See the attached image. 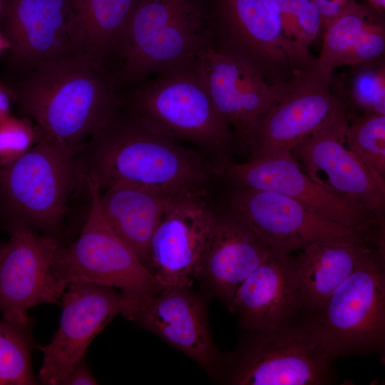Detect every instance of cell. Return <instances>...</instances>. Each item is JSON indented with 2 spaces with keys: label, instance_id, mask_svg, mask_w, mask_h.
<instances>
[{
  "label": "cell",
  "instance_id": "obj_1",
  "mask_svg": "<svg viewBox=\"0 0 385 385\" xmlns=\"http://www.w3.org/2000/svg\"><path fill=\"white\" fill-rule=\"evenodd\" d=\"M75 156L83 184L91 175L101 192L125 182L176 198L211 191L217 180L209 158L157 131L121 101Z\"/></svg>",
  "mask_w": 385,
  "mask_h": 385
},
{
  "label": "cell",
  "instance_id": "obj_2",
  "mask_svg": "<svg viewBox=\"0 0 385 385\" xmlns=\"http://www.w3.org/2000/svg\"><path fill=\"white\" fill-rule=\"evenodd\" d=\"M116 86L110 68L71 57L34 70L12 88L19 115L76 155L120 105Z\"/></svg>",
  "mask_w": 385,
  "mask_h": 385
},
{
  "label": "cell",
  "instance_id": "obj_3",
  "mask_svg": "<svg viewBox=\"0 0 385 385\" xmlns=\"http://www.w3.org/2000/svg\"><path fill=\"white\" fill-rule=\"evenodd\" d=\"M82 187L76 156L41 131L25 155L0 167V222L9 232L27 228L56 237L70 197Z\"/></svg>",
  "mask_w": 385,
  "mask_h": 385
},
{
  "label": "cell",
  "instance_id": "obj_4",
  "mask_svg": "<svg viewBox=\"0 0 385 385\" xmlns=\"http://www.w3.org/2000/svg\"><path fill=\"white\" fill-rule=\"evenodd\" d=\"M215 36L199 0H139L118 53L116 83L192 63Z\"/></svg>",
  "mask_w": 385,
  "mask_h": 385
},
{
  "label": "cell",
  "instance_id": "obj_5",
  "mask_svg": "<svg viewBox=\"0 0 385 385\" xmlns=\"http://www.w3.org/2000/svg\"><path fill=\"white\" fill-rule=\"evenodd\" d=\"M120 101L153 128L196 145L212 162L229 158L233 135L193 63L159 73Z\"/></svg>",
  "mask_w": 385,
  "mask_h": 385
},
{
  "label": "cell",
  "instance_id": "obj_6",
  "mask_svg": "<svg viewBox=\"0 0 385 385\" xmlns=\"http://www.w3.org/2000/svg\"><path fill=\"white\" fill-rule=\"evenodd\" d=\"M332 359L315 339L304 317L262 332H243L225 353L220 384L330 385L338 376Z\"/></svg>",
  "mask_w": 385,
  "mask_h": 385
},
{
  "label": "cell",
  "instance_id": "obj_7",
  "mask_svg": "<svg viewBox=\"0 0 385 385\" xmlns=\"http://www.w3.org/2000/svg\"><path fill=\"white\" fill-rule=\"evenodd\" d=\"M306 322L334 360L385 352L384 251L367 259Z\"/></svg>",
  "mask_w": 385,
  "mask_h": 385
},
{
  "label": "cell",
  "instance_id": "obj_8",
  "mask_svg": "<svg viewBox=\"0 0 385 385\" xmlns=\"http://www.w3.org/2000/svg\"><path fill=\"white\" fill-rule=\"evenodd\" d=\"M84 183L90 198L87 219L77 240L61 245L52 265L61 294L75 281L113 287L136 303L161 290L150 270L104 217L96 178L88 175Z\"/></svg>",
  "mask_w": 385,
  "mask_h": 385
},
{
  "label": "cell",
  "instance_id": "obj_9",
  "mask_svg": "<svg viewBox=\"0 0 385 385\" xmlns=\"http://www.w3.org/2000/svg\"><path fill=\"white\" fill-rule=\"evenodd\" d=\"M224 209L244 222L272 252L282 255L313 243L344 244L379 237V233L346 228L269 190L230 188Z\"/></svg>",
  "mask_w": 385,
  "mask_h": 385
},
{
  "label": "cell",
  "instance_id": "obj_10",
  "mask_svg": "<svg viewBox=\"0 0 385 385\" xmlns=\"http://www.w3.org/2000/svg\"><path fill=\"white\" fill-rule=\"evenodd\" d=\"M193 65L234 139L250 150L260 118L282 97L287 82L271 83L250 62L215 38L196 56Z\"/></svg>",
  "mask_w": 385,
  "mask_h": 385
},
{
  "label": "cell",
  "instance_id": "obj_11",
  "mask_svg": "<svg viewBox=\"0 0 385 385\" xmlns=\"http://www.w3.org/2000/svg\"><path fill=\"white\" fill-rule=\"evenodd\" d=\"M212 168L217 180L225 182L230 188L281 194L342 226L362 233L375 234L384 229L359 205L313 181L290 152L250 158L244 163L225 158L212 162Z\"/></svg>",
  "mask_w": 385,
  "mask_h": 385
},
{
  "label": "cell",
  "instance_id": "obj_12",
  "mask_svg": "<svg viewBox=\"0 0 385 385\" xmlns=\"http://www.w3.org/2000/svg\"><path fill=\"white\" fill-rule=\"evenodd\" d=\"M62 294L59 326L43 353L38 379L60 385L83 358L93 339L118 314L130 319L137 303L118 289L93 282H71Z\"/></svg>",
  "mask_w": 385,
  "mask_h": 385
},
{
  "label": "cell",
  "instance_id": "obj_13",
  "mask_svg": "<svg viewBox=\"0 0 385 385\" xmlns=\"http://www.w3.org/2000/svg\"><path fill=\"white\" fill-rule=\"evenodd\" d=\"M332 73L314 61L287 82L280 99L256 124L250 158L291 152L344 109L332 91Z\"/></svg>",
  "mask_w": 385,
  "mask_h": 385
},
{
  "label": "cell",
  "instance_id": "obj_14",
  "mask_svg": "<svg viewBox=\"0 0 385 385\" xmlns=\"http://www.w3.org/2000/svg\"><path fill=\"white\" fill-rule=\"evenodd\" d=\"M211 191L173 199L155 229L147 267L161 289L192 286L214 235L220 210Z\"/></svg>",
  "mask_w": 385,
  "mask_h": 385
},
{
  "label": "cell",
  "instance_id": "obj_15",
  "mask_svg": "<svg viewBox=\"0 0 385 385\" xmlns=\"http://www.w3.org/2000/svg\"><path fill=\"white\" fill-rule=\"evenodd\" d=\"M290 153L313 181L353 201L384 226L385 185L354 149L344 108Z\"/></svg>",
  "mask_w": 385,
  "mask_h": 385
},
{
  "label": "cell",
  "instance_id": "obj_16",
  "mask_svg": "<svg viewBox=\"0 0 385 385\" xmlns=\"http://www.w3.org/2000/svg\"><path fill=\"white\" fill-rule=\"evenodd\" d=\"M210 299L192 286L162 289L140 300L129 320L188 356L212 381L220 383L225 353L218 349L211 334Z\"/></svg>",
  "mask_w": 385,
  "mask_h": 385
},
{
  "label": "cell",
  "instance_id": "obj_17",
  "mask_svg": "<svg viewBox=\"0 0 385 385\" xmlns=\"http://www.w3.org/2000/svg\"><path fill=\"white\" fill-rule=\"evenodd\" d=\"M10 235L0 249V313L11 324L31 325V308L58 304L62 297L52 272L61 244L55 236L27 228Z\"/></svg>",
  "mask_w": 385,
  "mask_h": 385
},
{
  "label": "cell",
  "instance_id": "obj_18",
  "mask_svg": "<svg viewBox=\"0 0 385 385\" xmlns=\"http://www.w3.org/2000/svg\"><path fill=\"white\" fill-rule=\"evenodd\" d=\"M0 33L9 44V63L25 75L73 57V0H1Z\"/></svg>",
  "mask_w": 385,
  "mask_h": 385
},
{
  "label": "cell",
  "instance_id": "obj_19",
  "mask_svg": "<svg viewBox=\"0 0 385 385\" xmlns=\"http://www.w3.org/2000/svg\"><path fill=\"white\" fill-rule=\"evenodd\" d=\"M215 38L272 83L295 75L275 0H216Z\"/></svg>",
  "mask_w": 385,
  "mask_h": 385
},
{
  "label": "cell",
  "instance_id": "obj_20",
  "mask_svg": "<svg viewBox=\"0 0 385 385\" xmlns=\"http://www.w3.org/2000/svg\"><path fill=\"white\" fill-rule=\"evenodd\" d=\"M271 252L244 222L225 209L220 210L195 279L203 293L219 300L230 311L239 287Z\"/></svg>",
  "mask_w": 385,
  "mask_h": 385
},
{
  "label": "cell",
  "instance_id": "obj_21",
  "mask_svg": "<svg viewBox=\"0 0 385 385\" xmlns=\"http://www.w3.org/2000/svg\"><path fill=\"white\" fill-rule=\"evenodd\" d=\"M230 312L246 332L273 329L304 317L290 255L272 252L239 287Z\"/></svg>",
  "mask_w": 385,
  "mask_h": 385
},
{
  "label": "cell",
  "instance_id": "obj_22",
  "mask_svg": "<svg viewBox=\"0 0 385 385\" xmlns=\"http://www.w3.org/2000/svg\"><path fill=\"white\" fill-rule=\"evenodd\" d=\"M290 262L301 309L307 317L370 257L384 251V237L344 244L313 243Z\"/></svg>",
  "mask_w": 385,
  "mask_h": 385
},
{
  "label": "cell",
  "instance_id": "obj_23",
  "mask_svg": "<svg viewBox=\"0 0 385 385\" xmlns=\"http://www.w3.org/2000/svg\"><path fill=\"white\" fill-rule=\"evenodd\" d=\"M173 199L125 182L113 185L99 195L104 217L146 266L151 237Z\"/></svg>",
  "mask_w": 385,
  "mask_h": 385
},
{
  "label": "cell",
  "instance_id": "obj_24",
  "mask_svg": "<svg viewBox=\"0 0 385 385\" xmlns=\"http://www.w3.org/2000/svg\"><path fill=\"white\" fill-rule=\"evenodd\" d=\"M381 14L371 6L357 3L322 29V46L314 63L333 73L337 68L373 61L385 50Z\"/></svg>",
  "mask_w": 385,
  "mask_h": 385
},
{
  "label": "cell",
  "instance_id": "obj_25",
  "mask_svg": "<svg viewBox=\"0 0 385 385\" xmlns=\"http://www.w3.org/2000/svg\"><path fill=\"white\" fill-rule=\"evenodd\" d=\"M139 0H73L71 39L73 57L109 68L118 56L130 19Z\"/></svg>",
  "mask_w": 385,
  "mask_h": 385
},
{
  "label": "cell",
  "instance_id": "obj_26",
  "mask_svg": "<svg viewBox=\"0 0 385 385\" xmlns=\"http://www.w3.org/2000/svg\"><path fill=\"white\" fill-rule=\"evenodd\" d=\"M287 52L296 75L315 60L310 46L322 32L320 13L312 0H275Z\"/></svg>",
  "mask_w": 385,
  "mask_h": 385
},
{
  "label": "cell",
  "instance_id": "obj_27",
  "mask_svg": "<svg viewBox=\"0 0 385 385\" xmlns=\"http://www.w3.org/2000/svg\"><path fill=\"white\" fill-rule=\"evenodd\" d=\"M31 325L0 320V385H34Z\"/></svg>",
  "mask_w": 385,
  "mask_h": 385
},
{
  "label": "cell",
  "instance_id": "obj_28",
  "mask_svg": "<svg viewBox=\"0 0 385 385\" xmlns=\"http://www.w3.org/2000/svg\"><path fill=\"white\" fill-rule=\"evenodd\" d=\"M351 143L379 183L385 185V115H346Z\"/></svg>",
  "mask_w": 385,
  "mask_h": 385
},
{
  "label": "cell",
  "instance_id": "obj_29",
  "mask_svg": "<svg viewBox=\"0 0 385 385\" xmlns=\"http://www.w3.org/2000/svg\"><path fill=\"white\" fill-rule=\"evenodd\" d=\"M351 67L346 96L351 108L357 111L354 115H385V65L382 57Z\"/></svg>",
  "mask_w": 385,
  "mask_h": 385
},
{
  "label": "cell",
  "instance_id": "obj_30",
  "mask_svg": "<svg viewBox=\"0 0 385 385\" xmlns=\"http://www.w3.org/2000/svg\"><path fill=\"white\" fill-rule=\"evenodd\" d=\"M40 128L30 119L9 115L0 122V167L11 165L39 140Z\"/></svg>",
  "mask_w": 385,
  "mask_h": 385
},
{
  "label": "cell",
  "instance_id": "obj_31",
  "mask_svg": "<svg viewBox=\"0 0 385 385\" xmlns=\"http://www.w3.org/2000/svg\"><path fill=\"white\" fill-rule=\"evenodd\" d=\"M322 21V29L328 23L346 12L358 2L356 0H312Z\"/></svg>",
  "mask_w": 385,
  "mask_h": 385
},
{
  "label": "cell",
  "instance_id": "obj_32",
  "mask_svg": "<svg viewBox=\"0 0 385 385\" xmlns=\"http://www.w3.org/2000/svg\"><path fill=\"white\" fill-rule=\"evenodd\" d=\"M98 384L91 372L85 358L82 359L60 385Z\"/></svg>",
  "mask_w": 385,
  "mask_h": 385
},
{
  "label": "cell",
  "instance_id": "obj_33",
  "mask_svg": "<svg viewBox=\"0 0 385 385\" xmlns=\"http://www.w3.org/2000/svg\"><path fill=\"white\" fill-rule=\"evenodd\" d=\"M15 103L16 94L13 88L0 81V122L11 115V106Z\"/></svg>",
  "mask_w": 385,
  "mask_h": 385
},
{
  "label": "cell",
  "instance_id": "obj_34",
  "mask_svg": "<svg viewBox=\"0 0 385 385\" xmlns=\"http://www.w3.org/2000/svg\"><path fill=\"white\" fill-rule=\"evenodd\" d=\"M370 6L377 11L382 13L385 8V0H368Z\"/></svg>",
  "mask_w": 385,
  "mask_h": 385
},
{
  "label": "cell",
  "instance_id": "obj_35",
  "mask_svg": "<svg viewBox=\"0 0 385 385\" xmlns=\"http://www.w3.org/2000/svg\"><path fill=\"white\" fill-rule=\"evenodd\" d=\"M9 49V44L4 36L0 33V55Z\"/></svg>",
  "mask_w": 385,
  "mask_h": 385
},
{
  "label": "cell",
  "instance_id": "obj_36",
  "mask_svg": "<svg viewBox=\"0 0 385 385\" xmlns=\"http://www.w3.org/2000/svg\"><path fill=\"white\" fill-rule=\"evenodd\" d=\"M1 0H0V13H1Z\"/></svg>",
  "mask_w": 385,
  "mask_h": 385
},
{
  "label": "cell",
  "instance_id": "obj_37",
  "mask_svg": "<svg viewBox=\"0 0 385 385\" xmlns=\"http://www.w3.org/2000/svg\"><path fill=\"white\" fill-rule=\"evenodd\" d=\"M2 244H3V242H0V249H1V247Z\"/></svg>",
  "mask_w": 385,
  "mask_h": 385
}]
</instances>
